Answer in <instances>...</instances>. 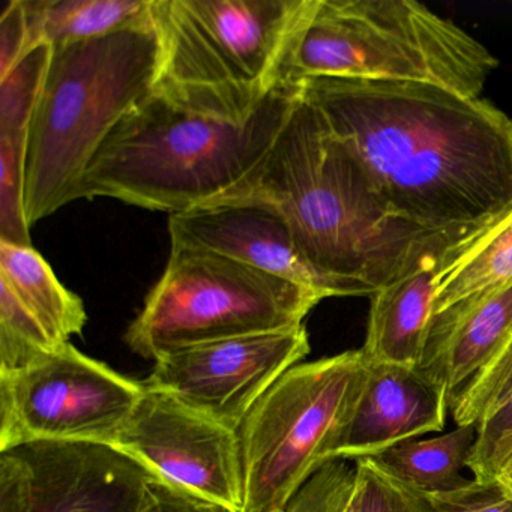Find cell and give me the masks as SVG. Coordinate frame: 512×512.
<instances>
[{"label":"cell","instance_id":"cell-1","mask_svg":"<svg viewBox=\"0 0 512 512\" xmlns=\"http://www.w3.org/2000/svg\"><path fill=\"white\" fill-rule=\"evenodd\" d=\"M392 214L424 230L481 226L512 206V119L424 83H296Z\"/></svg>","mask_w":512,"mask_h":512},{"label":"cell","instance_id":"cell-2","mask_svg":"<svg viewBox=\"0 0 512 512\" xmlns=\"http://www.w3.org/2000/svg\"><path fill=\"white\" fill-rule=\"evenodd\" d=\"M227 200H256L280 212L322 274L367 296L391 283L415 245L436 232L389 211L359 161L301 92L259 166L218 202Z\"/></svg>","mask_w":512,"mask_h":512},{"label":"cell","instance_id":"cell-3","mask_svg":"<svg viewBox=\"0 0 512 512\" xmlns=\"http://www.w3.org/2000/svg\"><path fill=\"white\" fill-rule=\"evenodd\" d=\"M298 97V85H281L256 112L229 115L152 88L104 140L73 202L107 197L170 217L218 202L259 166Z\"/></svg>","mask_w":512,"mask_h":512},{"label":"cell","instance_id":"cell-4","mask_svg":"<svg viewBox=\"0 0 512 512\" xmlns=\"http://www.w3.org/2000/svg\"><path fill=\"white\" fill-rule=\"evenodd\" d=\"M499 64L469 32L413 0H304L278 79L424 83L479 98Z\"/></svg>","mask_w":512,"mask_h":512},{"label":"cell","instance_id":"cell-5","mask_svg":"<svg viewBox=\"0 0 512 512\" xmlns=\"http://www.w3.org/2000/svg\"><path fill=\"white\" fill-rule=\"evenodd\" d=\"M154 26L53 47L26 154L29 226L73 202L104 140L157 82Z\"/></svg>","mask_w":512,"mask_h":512},{"label":"cell","instance_id":"cell-6","mask_svg":"<svg viewBox=\"0 0 512 512\" xmlns=\"http://www.w3.org/2000/svg\"><path fill=\"white\" fill-rule=\"evenodd\" d=\"M304 0H152L154 88L206 110L250 115L274 89Z\"/></svg>","mask_w":512,"mask_h":512},{"label":"cell","instance_id":"cell-7","mask_svg":"<svg viewBox=\"0 0 512 512\" xmlns=\"http://www.w3.org/2000/svg\"><path fill=\"white\" fill-rule=\"evenodd\" d=\"M317 293L205 248L172 244L125 343L145 359L304 325Z\"/></svg>","mask_w":512,"mask_h":512},{"label":"cell","instance_id":"cell-8","mask_svg":"<svg viewBox=\"0 0 512 512\" xmlns=\"http://www.w3.org/2000/svg\"><path fill=\"white\" fill-rule=\"evenodd\" d=\"M370 371L362 349L296 365L260 398L239 427L242 512H286L331 463Z\"/></svg>","mask_w":512,"mask_h":512},{"label":"cell","instance_id":"cell-9","mask_svg":"<svg viewBox=\"0 0 512 512\" xmlns=\"http://www.w3.org/2000/svg\"><path fill=\"white\" fill-rule=\"evenodd\" d=\"M145 391L65 344L38 364L0 374V451L35 442L115 446Z\"/></svg>","mask_w":512,"mask_h":512},{"label":"cell","instance_id":"cell-10","mask_svg":"<svg viewBox=\"0 0 512 512\" xmlns=\"http://www.w3.org/2000/svg\"><path fill=\"white\" fill-rule=\"evenodd\" d=\"M157 481L113 446L26 443L0 451V512H143Z\"/></svg>","mask_w":512,"mask_h":512},{"label":"cell","instance_id":"cell-11","mask_svg":"<svg viewBox=\"0 0 512 512\" xmlns=\"http://www.w3.org/2000/svg\"><path fill=\"white\" fill-rule=\"evenodd\" d=\"M145 389L113 448L170 487L242 512L245 487L238 431L172 395Z\"/></svg>","mask_w":512,"mask_h":512},{"label":"cell","instance_id":"cell-12","mask_svg":"<svg viewBox=\"0 0 512 512\" xmlns=\"http://www.w3.org/2000/svg\"><path fill=\"white\" fill-rule=\"evenodd\" d=\"M310 349L304 325L215 341L157 359L143 385L238 431L260 398Z\"/></svg>","mask_w":512,"mask_h":512},{"label":"cell","instance_id":"cell-13","mask_svg":"<svg viewBox=\"0 0 512 512\" xmlns=\"http://www.w3.org/2000/svg\"><path fill=\"white\" fill-rule=\"evenodd\" d=\"M172 244L205 248L283 278L322 299L367 296L353 284L322 274L299 247L287 221L266 203L227 200L169 220Z\"/></svg>","mask_w":512,"mask_h":512},{"label":"cell","instance_id":"cell-14","mask_svg":"<svg viewBox=\"0 0 512 512\" xmlns=\"http://www.w3.org/2000/svg\"><path fill=\"white\" fill-rule=\"evenodd\" d=\"M451 397L418 367L370 362L367 383L332 460L376 458L392 446L443 430Z\"/></svg>","mask_w":512,"mask_h":512},{"label":"cell","instance_id":"cell-15","mask_svg":"<svg viewBox=\"0 0 512 512\" xmlns=\"http://www.w3.org/2000/svg\"><path fill=\"white\" fill-rule=\"evenodd\" d=\"M482 226L485 224L428 233L415 245L397 277L371 296L367 335L361 347L368 361L418 367L433 316L437 275L454 245Z\"/></svg>","mask_w":512,"mask_h":512},{"label":"cell","instance_id":"cell-16","mask_svg":"<svg viewBox=\"0 0 512 512\" xmlns=\"http://www.w3.org/2000/svg\"><path fill=\"white\" fill-rule=\"evenodd\" d=\"M512 334V283L431 317L418 368L449 397L481 371Z\"/></svg>","mask_w":512,"mask_h":512},{"label":"cell","instance_id":"cell-17","mask_svg":"<svg viewBox=\"0 0 512 512\" xmlns=\"http://www.w3.org/2000/svg\"><path fill=\"white\" fill-rule=\"evenodd\" d=\"M29 49L152 28V0H23Z\"/></svg>","mask_w":512,"mask_h":512},{"label":"cell","instance_id":"cell-18","mask_svg":"<svg viewBox=\"0 0 512 512\" xmlns=\"http://www.w3.org/2000/svg\"><path fill=\"white\" fill-rule=\"evenodd\" d=\"M509 283H512V206L454 245L436 278L433 316Z\"/></svg>","mask_w":512,"mask_h":512},{"label":"cell","instance_id":"cell-19","mask_svg":"<svg viewBox=\"0 0 512 512\" xmlns=\"http://www.w3.org/2000/svg\"><path fill=\"white\" fill-rule=\"evenodd\" d=\"M0 283L10 287L59 346L82 334L88 323L83 299L59 281L32 245L0 242Z\"/></svg>","mask_w":512,"mask_h":512},{"label":"cell","instance_id":"cell-20","mask_svg":"<svg viewBox=\"0 0 512 512\" xmlns=\"http://www.w3.org/2000/svg\"><path fill=\"white\" fill-rule=\"evenodd\" d=\"M478 425L457 427L431 439H412L392 446L376 460L404 484L424 494L455 490L467 481V469Z\"/></svg>","mask_w":512,"mask_h":512},{"label":"cell","instance_id":"cell-21","mask_svg":"<svg viewBox=\"0 0 512 512\" xmlns=\"http://www.w3.org/2000/svg\"><path fill=\"white\" fill-rule=\"evenodd\" d=\"M53 47L40 44L0 77V140H28Z\"/></svg>","mask_w":512,"mask_h":512},{"label":"cell","instance_id":"cell-22","mask_svg":"<svg viewBox=\"0 0 512 512\" xmlns=\"http://www.w3.org/2000/svg\"><path fill=\"white\" fill-rule=\"evenodd\" d=\"M61 347L10 287L0 283V374L25 370Z\"/></svg>","mask_w":512,"mask_h":512},{"label":"cell","instance_id":"cell-23","mask_svg":"<svg viewBox=\"0 0 512 512\" xmlns=\"http://www.w3.org/2000/svg\"><path fill=\"white\" fill-rule=\"evenodd\" d=\"M512 392V334L491 361L452 397L457 427L478 424Z\"/></svg>","mask_w":512,"mask_h":512},{"label":"cell","instance_id":"cell-24","mask_svg":"<svg viewBox=\"0 0 512 512\" xmlns=\"http://www.w3.org/2000/svg\"><path fill=\"white\" fill-rule=\"evenodd\" d=\"M26 140H0V242L32 245L26 218Z\"/></svg>","mask_w":512,"mask_h":512},{"label":"cell","instance_id":"cell-25","mask_svg":"<svg viewBox=\"0 0 512 512\" xmlns=\"http://www.w3.org/2000/svg\"><path fill=\"white\" fill-rule=\"evenodd\" d=\"M356 512H436L427 494L395 478L376 458L355 461Z\"/></svg>","mask_w":512,"mask_h":512},{"label":"cell","instance_id":"cell-26","mask_svg":"<svg viewBox=\"0 0 512 512\" xmlns=\"http://www.w3.org/2000/svg\"><path fill=\"white\" fill-rule=\"evenodd\" d=\"M476 425L478 436L467 469L475 481L490 484L512 454V392Z\"/></svg>","mask_w":512,"mask_h":512},{"label":"cell","instance_id":"cell-27","mask_svg":"<svg viewBox=\"0 0 512 512\" xmlns=\"http://www.w3.org/2000/svg\"><path fill=\"white\" fill-rule=\"evenodd\" d=\"M427 497L436 512H512V500L494 482L482 484L467 479L455 490Z\"/></svg>","mask_w":512,"mask_h":512},{"label":"cell","instance_id":"cell-28","mask_svg":"<svg viewBox=\"0 0 512 512\" xmlns=\"http://www.w3.org/2000/svg\"><path fill=\"white\" fill-rule=\"evenodd\" d=\"M29 49L28 22L23 0L8 2L0 17V77L13 70Z\"/></svg>","mask_w":512,"mask_h":512},{"label":"cell","instance_id":"cell-29","mask_svg":"<svg viewBox=\"0 0 512 512\" xmlns=\"http://www.w3.org/2000/svg\"><path fill=\"white\" fill-rule=\"evenodd\" d=\"M143 512H232L223 506L193 496L187 491L170 487L164 482L155 484L154 497Z\"/></svg>","mask_w":512,"mask_h":512},{"label":"cell","instance_id":"cell-30","mask_svg":"<svg viewBox=\"0 0 512 512\" xmlns=\"http://www.w3.org/2000/svg\"><path fill=\"white\" fill-rule=\"evenodd\" d=\"M494 484L502 490L506 497L512 500V454L503 464L500 472L497 473Z\"/></svg>","mask_w":512,"mask_h":512}]
</instances>
